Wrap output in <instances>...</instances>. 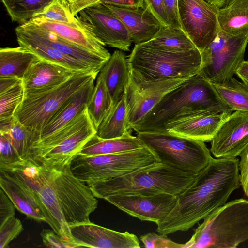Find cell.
Masks as SVG:
<instances>
[{"mask_svg":"<svg viewBox=\"0 0 248 248\" xmlns=\"http://www.w3.org/2000/svg\"><path fill=\"white\" fill-rule=\"evenodd\" d=\"M15 208L14 203L4 192L0 189V225L8 218L15 217Z\"/></svg>","mask_w":248,"mask_h":248,"instance_id":"44","label":"cell"},{"mask_svg":"<svg viewBox=\"0 0 248 248\" xmlns=\"http://www.w3.org/2000/svg\"><path fill=\"white\" fill-rule=\"evenodd\" d=\"M36 181L34 190L46 222L57 234L69 242L77 244L72 237L70 227L65 220L45 166L39 165Z\"/></svg>","mask_w":248,"mask_h":248,"instance_id":"22","label":"cell"},{"mask_svg":"<svg viewBox=\"0 0 248 248\" xmlns=\"http://www.w3.org/2000/svg\"><path fill=\"white\" fill-rule=\"evenodd\" d=\"M235 74L244 83L248 86V61L245 60L243 61Z\"/></svg>","mask_w":248,"mask_h":248,"instance_id":"50","label":"cell"},{"mask_svg":"<svg viewBox=\"0 0 248 248\" xmlns=\"http://www.w3.org/2000/svg\"><path fill=\"white\" fill-rule=\"evenodd\" d=\"M144 146L137 136L129 131L123 136L112 139H103L96 134L93 136L78 153V155L93 156L133 150Z\"/></svg>","mask_w":248,"mask_h":248,"instance_id":"28","label":"cell"},{"mask_svg":"<svg viewBox=\"0 0 248 248\" xmlns=\"http://www.w3.org/2000/svg\"><path fill=\"white\" fill-rule=\"evenodd\" d=\"M0 134L7 138L22 159L35 163L31 157L29 132L16 117L8 123H0Z\"/></svg>","mask_w":248,"mask_h":248,"instance_id":"35","label":"cell"},{"mask_svg":"<svg viewBox=\"0 0 248 248\" xmlns=\"http://www.w3.org/2000/svg\"><path fill=\"white\" fill-rule=\"evenodd\" d=\"M105 200L131 216L158 225L174 209L177 197L167 193L151 195H114Z\"/></svg>","mask_w":248,"mask_h":248,"instance_id":"14","label":"cell"},{"mask_svg":"<svg viewBox=\"0 0 248 248\" xmlns=\"http://www.w3.org/2000/svg\"><path fill=\"white\" fill-rule=\"evenodd\" d=\"M140 239L144 247L148 248H183L184 246V244L176 243L166 235H158L154 232L141 235Z\"/></svg>","mask_w":248,"mask_h":248,"instance_id":"41","label":"cell"},{"mask_svg":"<svg viewBox=\"0 0 248 248\" xmlns=\"http://www.w3.org/2000/svg\"><path fill=\"white\" fill-rule=\"evenodd\" d=\"M235 0H227L223 8H225L230 5Z\"/></svg>","mask_w":248,"mask_h":248,"instance_id":"52","label":"cell"},{"mask_svg":"<svg viewBox=\"0 0 248 248\" xmlns=\"http://www.w3.org/2000/svg\"><path fill=\"white\" fill-rule=\"evenodd\" d=\"M209 4L219 9L222 8L227 0H204Z\"/></svg>","mask_w":248,"mask_h":248,"instance_id":"51","label":"cell"},{"mask_svg":"<svg viewBox=\"0 0 248 248\" xmlns=\"http://www.w3.org/2000/svg\"><path fill=\"white\" fill-rule=\"evenodd\" d=\"M137 136L159 162L182 171L197 174L212 158L204 142L167 131L140 132Z\"/></svg>","mask_w":248,"mask_h":248,"instance_id":"7","label":"cell"},{"mask_svg":"<svg viewBox=\"0 0 248 248\" xmlns=\"http://www.w3.org/2000/svg\"><path fill=\"white\" fill-rule=\"evenodd\" d=\"M164 7L170 27L181 28L178 14V0H163Z\"/></svg>","mask_w":248,"mask_h":248,"instance_id":"45","label":"cell"},{"mask_svg":"<svg viewBox=\"0 0 248 248\" xmlns=\"http://www.w3.org/2000/svg\"><path fill=\"white\" fill-rule=\"evenodd\" d=\"M94 82L88 83L62 106L30 143V148L62 129L87 107L94 87Z\"/></svg>","mask_w":248,"mask_h":248,"instance_id":"25","label":"cell"},{"mask_svg":"<svg viewBox=\"0 0 248 248\" xmlns=\"http://www.w3.org/2000/svg\"><path fill=\"white\" fill-rule=\"evenodd\" d=\"M230 114L210 111L183 114L168 123L165 131L203 142H210L224 120Z\"/></svg>","mask_w":248,"mask_h":248,"instance_id":"18","label":"cell"},{"mask_svg":"<svg viewBox=\"0 0 248 248\" xmlns=\"http://www.w3.org/2000/svg\"><path fill=\"white\" fill-rule=\"evenodd\" d=\"M218 10L204 0H178L181 28L200 52L214 40L220 30Z\"/></svg>","mask_w":248,"mask_h":248,"instance_id":"12","label":"cell"},{"mask_svg":"<svg viewBox=\"0 0 248 248\" xmlns=\"http://www.w3.org/2000/svg\"><path fill=\"white\" fill-rule=\"evenodd\" d=\"M98 74L78 72L50 90L24 97L14 117L29 132V146L62 106L86 85L94 81Z\"/></svg>","mask_w":248,"mask_h":248,"instance_id":"6","label":"cell"},{"mask_svg":"<svg viewBox=\"0 0 248 248\" xmlns=\"http://www.w3.org/2000/svg\"><path fill=\"white\" fill-rule=\"evenodd\" d=\"M146 43L155 47L174 52H186L197 48L182 29L170 26H162L155 36Z\"/></svg>","mask_w":248,"mask_h":248,"instance_id":"31","label":"cell"},{"mask_svg":"<svg viewBox=\"0 0 248 248\" xmlns=\"http://www.w3.org/2000/svg\"><path fill=\"white\" fill-rule=\"evenodd\" d=\"M77 16L105 46L129 50L132 42L127 29L104 4L84 8Z\"/></svg>","mask_w":248,"mask_h":248,"instance_id":"13","label":"cell"},{"mask_svg":"<svg viewBox=\"0 0 248 248\" xmlns=\"http://www.w3.org/2000/svg\"><path fill=\"white\" fill-rule=\"evenodd\" d=\"M196 175L156 162L123 176L87 185L94 197L104 200L114 195L177 196L191 185Z\"/></svg>","mask_w":248,"mask_h":248,"instance_id":"3","label":"cell"},{"mask_svg":"<svg viewBox=\"0 0 248 248\" xmlns=\"http://www.w3.org/2000/svg\"><path fill=\"white\" fill-rule=\"evenodd\" d=\"M129 75V68L125 54L121 50H115L98 75L105 81L113 104L123 96Z\"/></svg>","mask_w":248,"mask_h":248,"instance_id":"27","label":"cell"},{"mask_svg":"<svg viewBox=\"0 0 248 248\" xmlns=\"http://www.w3.org/2000/svg\"><path fill=\"white\" fill-rule=\"evenodd\" d=\"M104 5L123 22L135 45L151 40L163 26L146 5L138 8Z\"/></svg>","mask_w":248,"mask_h":248,"instance_id":"23","label":"cell"},{"mask_svg":"<svg viewBox=\"0 0 248 248\" xmlns=\"http://www.w3.org/2000/svg\"><path fill=\"white\" fill-rule=\"evenodd\" d=\"M22 79L11 77H0V93L14 86Z\"/></svg>","mask_w":248,"mask_h":248,"instance_id":"49","label":"cell"},{"mask_svg":"<svg viewBox=\"0 0 248 248\" xmlns=\"http://www.w3.org/2000/svg\"><path fill=\"white\" fill-rule=\"evenodd\" d=\"M221 100L232 111H248V86L233 77L224 83H212Z\"/></svg>","mask_w":248,"mask_h":248,"instance_id":"33","label":"cell"},{"mask_svg":"<svg viewBox=\"0 0 248 248\" xmlns=\"http://www.w3.org/2000/svg\"><path fill=\"white\" fill-rule=\"evenodd\" d=\"M22 80L0 93V123L10 122L24 98Z\"/></svg>","mask_w":248,"mask_h":248,"instance_id":"37","label":"cell"},{"mask_svg":"<svg viewBox=\"0 0 248 248\" xmlns=\"http://www.w3.org/2000/svg\"><path fill=\"white\" fill-rule=\"evenodd\" d=\"M248 31L237 35L220 30L202 51L200 73L212 83H224L233 78L244 61Z\"/></svg>","mask_w":248,"mask_h":248,"instance_id":"10","label":"cell"},{"mask_svg":"<svg viewBox=\"0 0 248 248\" xmlns=\"http://www.w3.org/2000/svg\"><path fill=\"white\" fill-rule=\"evenodd\" d=\"M97 133L87 108L78 126L53 147L34 159L38 165L58 168L71 164L87 141Z\"/></svg>","mask_w":248,"mask_h":248,"instance_id":"15","label":"cell"},{"mask_svg":"<svg viewBox=\"0 0 248 248\" xmlns=\"http://www.w3.org/2000/svg\"><path fill=\"white\" fill-rule=\"evenodd\" d=\"M74 242L81 247L140 248L138 237L127 231L120 232L91 222L70 226Z\"/></svg>","mask_w":248,"mask_h":248,"instance_id":"17","label":"cell"},{"mask_svg":"<svg viewBox=\"0 0 248 248\" xmlns=\"http://www.w3.org/2000/svg\"><path fill=\"white\" fill-rule=\"evenodd\" d=\"M102 0H73L69 3L72 14L76 16L82 9L97 4Z\"/></svg>","mask_w":248,"mask_h":248,"instance_id":"48","label":"cell"},{"mask_svg":"<svg viewBox=\"0 0 248 248\" xmlns=\"http://www.w3.org/2000/svg\"><path fill=\"white\" fill-rule=\"evenodd\" d=\"M183 248H235L248 239V201L226 202L204 218Z\"/></svg>","mask_w":248,"mask_h":248,"instance_id":"4","label":"cell"},{"mask_svg":"<svg viewBox=\"0 0 248 248\" xmlns=\"http://www.w3.org/2000/svg\"><path fill=\"white\" fill-rule=\"evenodd\" d=\"M0 135V170L10 169L27 161L19 156L4 135Z\"/></svg>","mask_w":248,"mask_h":248,"instance_id":"39","label":"cell"},{"mask_svg":"<svg viewBox=\"0 0 248 248\" xmlns=\"http://www.w3.org/2000/svg\"><path fill=\"white\" fill-rule=\"evenodd\" d=\"M40 235L44 245L47 248H81L79 245L64 239L57 234L53 230L43 229Z\"/></svg>","mask_w":248,"mask_h":248,"instance_id":"42","label":"cell"},{"mask_svg":"<svg viewBox=\"0 0 248 248\" xmlns=\"http://www.w3.org/2000/svg\"><path fill=\"white\" fill-rule=\"evenodd\" d=\"M34 16L60 22L74 23L79 21L77 15L72 14L69 4L63 0H54Z\"/></svg>","mask_w":248,"mask_h":248,"instance_id":"38","label":"cell"},{"mask_svg":"<svg viewBox=\"0 0 248 248\" xmlns=\"http://www.w3.org/2000/svg\"><path fill=\"white\" fill-rule=\"evenodd\" d=\"M211 142L216 158H236L248 143V111H235L222 123Z\"/></svg>","mask_w":248,"mask_h":248,"instance_id":"16","label":"cell"},{"mask_svg":"<svg viewBox=\"0 0 248 248\" xmlns=\"http://www.w3.org/2000/svg\"><path fill=\"white\" fill-rule=\"evenodd\" d=\"M159 162L147 147L93 156L77 155L71 163L75 176L87 184L128 174L144 167Z\"/></svg>","mask_w":248,"mask_h":248,"instance_id":"8","label":"cell"},{"mask_svg":"<svg viewBox=\"0 0 248 248\" xmlns=\"http://www.w3.org/2000/svg\"><path fill=\"white\" fill-rule=\"evenodd\" d=\"M239 181L243 191L248 198V143L239 154Z\"/></svg>","mask_w":248,"mask_h":248,"instance_id":"43","label":"cell"},{"mask_svg":"<svg viewBox=\"0 0 248 248\" xmlns=\"http://www.w3.org/2000/svg\"><path fill=\"white\" fill-rule=\"evenodd\" d=\"M44 166L69 227L90 222V215L97 208L98 201L89 186L74 175L71 164L58 168Z\"/></svg>","mask_w":248,"mask_h":248,"instance_id":"9","label":"cell"},{"mask_svg":"<svg viewBox=\"0 0 248 248\" xmlns=\"http://www.w3.org/2000/svg\"><path fill=\"white\" fill-rule=\"evenodd\" d=\"M39 57L19 46L0 49V77H11L22 79L31 63Z\"/></svg>","mask_w":248,"mask_h":248,"instance_id":"29","label":"cell"},{"mask_svg":"<svg viewBox=\"0 0 248 248\" xmlns=\"http://www.w3.org/2000/svg\"><path fill=\"white\" fill-rule=\"evenodd\" d=\"M189 78L145 81L129 69V78L124 92L128 130L133 129L167 93Z\"/></svg>","mask_w":248,"mask_h":248,"instance_id":"11","label":"cell"},{"mask_svg":"<svg viewBox=\"0 0 248 248\" xmlns=\"http://www.w3.org/2000/svg\"><path fill=\"white\" fill-rule=\"evenodd\" d=\"M198 111L232 113L212 83L200 73L167 93L133 130L137 133L165 131L168 123Z\"/></svg>","mask_w":248,"mask_h":248,"instance_id":"2","label":"cell"},{"mask_svg":"<svg viewBox=\"0 0 248 248\" xmlns=\"http://www.w3.org/2000/svg\"><path fill=\"white\" fill-rule=\"evenodd\" d=\"M113 105L112 97L105 81L98 75L96 84L87 106L89 115L96 130Z\"/></svg>","mask_w":248,"mask_h":248,"instance_id":"34","label":"cell"},{"mask_svg":"<svg viewBox=\"0 0 248 248\" xmlns=\"http://www.w3.org/2000/svg\"><path fill=\"white\" fill-rule=\"evenodd\" d=\"M220 30L237 35L248 31V0H235L228 7L219 9L217 14Z\"/></svg>","mask_w":248,"mask_h":248,"instance_id":"30","label":"cell"},{"mask_svg":"<svg viewBox=\"0 0 248 248\" xmlns=\"http://www.w3.org/2000/svg\"><path fill=\"white\" fill-rule=\"evenodd\" d=\"M26 34L60 52L82 61L100 72L108 60L30 22L17 26Z\"/></svg>","mask_w":248,"mask_h":248,"instance_id":"24","label":"cell"},{"mask_svg":"<svg viewBox=\"0 0 248 248\" xmlns=\"http://www.w3.org/2000/svg\"><path fill=\"white\" fill-rule=\"evenodd\" d=\"M11 20L20 25L28 22L54 0H1Z\"/></svg>","mask_w":248,"mask_h":248,"instance_id":"36","label":"cell"},{"mask_svg":"<svg viewBox=\"0 0 248 248\" xmlns=\"http://www.w3.org/2000/svg\"><path fill=\"white\" fill-rule=\"evenodd\" d=\"M78 72H81L39 58L31 63L22 79L24 97L50 90Z\"/></svg>","mask_w":248,"mask_h":248,"instance_id":"21","label":"cell"},{"mask_svg":"<svg viewBox=\"0 0 248 248\" xmlns=\"http://www.w3.org/2000/svg\"><path fill=\"white\" fill-rule=\"evenodd\" d=\"M123 8H138L145 6L144 0H102L100 2Z\"/></svg>","mask_w":248,"mask_h":248,"instance_id":"47","label":"cell"},{"mask_svg":"<svg viewBox=\"0 0 248 248\" xmlns=\"http://www.w3.org/2000/svg\"><path fill=\"white\" fill-rule=\"evenodd\" d=\"M145 5L164 26H169L163 0H144Z\"/></svg>","mask_w":248,"mask_h":248,"instance_id":"46","label":"cell"},{"mask_svg":"<svg viewBox=\"0 0 248 248\" xmlns=\"http://www.w3.org/2000/svg\"><path fill=\"white\" fill-rule=\"evenodd\" d=\"M128 131L127 107L124 93L121 99L113 105L97 129L96 134L103 139H112L122 137Z\"/></svg>","mask_w":248,"mask_h":248,"instance_id":"32","label":"cell"},{"mask_svg":"<svg viewBox=\"0 0 248 248\" xmlns=\"http://www.w3.org/2000/svg\"><path fill=\"white\" fill-rule=\"evenodd\" d=\"M23 227L19 219L15 217L0 225V248H7L13 240L23 231Z\"/></svg>","mask_w":248,"mask_h":248,"instance_id":"40","label":"cell"},{"mask_svg":"<svg viewBox=\"0 0 248 248\" xmlns=\"http://www.w3.org/2000/svg\"><path fill=\"white\" fill-rule=\"evenodd\" d=\"M0 186L18 211L29 218L46 221L37 194L18 171L0 170Z\"/></svg>","mask_w":248,"mask_h":248,"instance_id":"19","label":"cell"},{"mask_svg":"<svg viewBox=\"0 0 248 248\" xmlns=\"http://www.w3.org/2000/svg\"><path fill=\"white\" fill-rule=\"evenodd\" d=\"M28 22L105 59L108 60L111 56L105 45L80 19L77 22L66 23L33 16Z\"/></svg>","mask_w":248,"mask_h":248,"instance_id":"20","label":"cell"},{"mask_svg":"<svg viewBox=\"0 0 248 248\" xmlns=\"http://www.w3.org/2000/svg\"><path fill=\"white\" fill-rule=\"evenodd\" d=\"M63 1H64L65 2L68 3H70L71 2H72L73 0H63Z\"/></svg>","mask_w":248,"mask_h":248,"instance_id":"53","label":"cell"},{"mask_svg":"<svg viewBox=\"0 0 248 248\" xmlns=\"http://www.w3.org/2000/svg\"><path fill=\"white\" fill-rule=\"evenodd\" d=\"M238 163L236 157H212L191 185L177 196L175 207L157 225L156 231L167 235L187 231L223 205L240 186Z\"/></svg>","mask_w":248,"mask_h":248,"instance_id":"1","label":"cell"},{"mask_svg":"<svg viewBox=\"0 0 248 248\" xmlns=\"http://www.w3.org/2000/svg\"><path fill=\"white\" fill-rule=\"evenodd\" d=\"M127 59L129 69L145 81L189 78L200 72L202 62L201 53L197 48L174 52L146 42L135 44Z\"/></svg>","mask_w":248,"mask_h":248,"instance_id":"5","label":"cell"},{"mask_svg":"<svg viewBox=\"0 0 248 248\" xmlns=\"http://www.w3.org/2000/svg\"><path fill=\"white\" fill-rule=\"evenodd\" d=\"M15 32L19 46L33 52L39 58L77 72L99 73V71L96 70L88 63L64 54L33 38L18 27L16 28Z\"/></svg>","mask_w":248,"mask_h":248,"instance_id":"26","label":"cell"}]
</instances>
